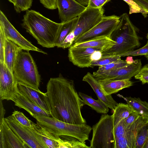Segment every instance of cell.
I'll return each mask as SVG.
<instances>
[{
    "mask_svg": "<svg viewBox=\"0 0 148 148\" xmlns=\"http://www.w3.org/2000/svg\"><path fill=\"white\" fill-rule=\"evenodd\" d=\"M46 93L51 108V116L72 124H86L81 109L84 105L75 88L73 80L63 77L51 78Z\"/></svg>",
    "mask_w": 148,
    "mask_h": 148,
    "instance_id": "1",
    "label": "cell"
},
{
    "mask_svg": "<svg viewBox=\"0 0 148 148\" xmlns=\"http://www.w3.org/2000/svg\"><path fill=\"white\" fill-rule=\"evenodd\" d=\"M22 22V27L36 40L38 44L47 48L55 47L62 23L54 22L32 10L26 11Z\"/></svg>",
    "mask_w": 148,
    "mask_h": 148,
    "instance_id": "2",
    "label": "cell"
},
{
    "mask_svg": "<svg viewBox=\"0 0 148 148\" xmlns=\"http://www.w3.org/2000/svg\"><path fill=\"white\" fill-rule=\"evenodd\" d=\"M118 26L112 34L115 35V44L109 49L101 52L102 56H119L134 50L140 45L136 27L128 14L120 16Z\"/></svg>",
    "mask_w": 148,
    "mask_h": 148,
    "instance_id": "3",
    "label": "cell"
},
{
    "mask_svg": "<svg viewBox=\"0 0 148 148\" xmlns=\"http://www.w3.org/2000/svg\"><path fill=\"white\" fill-rule=\"evenodd\" d=\"M32 117L37 122L51 133L58 136L66 135L74 137L83 142L88 140L92 127L86 124L77 125L66 123L55 118L43 115Z\"/></svg>",
    "mask_w": 148,
    "mask_h": 148,
    "instance_id": "4",
    "label": "cell"
},
{
    "mask_svg": "<svg viewBox=\"0 0 148 148\" xmlns=\"http://www.w3.org/2000/svg\"><path fill=\"white\" fill-rule=\"evenodd\" d=\"M23 50L18 53L14 68V76L17 82L39 90L40 76L36 64L29 51Z\"/></svg>",
    "mask_w": 148,
    "mask_h": 148,
    "instance_id": "5",
    "label": "cell"
},
{
    "mask_svg": "<svg viewBox=\"0 0 148 148\" xmlns=\"http://www.w3.org/2000/svg\"><path fill=\"white\" fill-rule=\"evenodd\" d=\"M113 115L103 114L99 121L93 125L90 148H114Z\"/></svg>",
    "mask_w": 148,
    "mask_h": 148,
    "instance_id": "6",
    "label": "cell"
},
{
    "mask_svg": "<svg viewBox=\"0 0 148 148\" xmlns=\"http://www.w3.org/2000/svg\"><path fill=\"white\" fill-rule=\"evenodd\" d=\"M120 16H104L101 21L92 29L76 38L74 43L88 41L102 37L111 38L120 21Z\"/></svg>",
    "mask_w": 148,
    "mask_h": 148,
    "instance_id": "7",
    "label": "cell"
},
{
    "mask_svg": "<svg viewBox=\"0 0 148 148\" xmlns=\"http://www.w3.org/2000/svg\"><path fill=\"white\" fill-rule=\"evenodd\" d=\"M4 119L12 131L29 148H47L42 137L35 129L22 125L12 115Z\"/></svg>",
    "mask_w": 148,
    "mask_h": 148,
    "instance_id": "8",
    "label": "cell"
},
{
    "mask_svg": "<svg viewBox=\"0 0 148 148\" xmlns=\"http://www.w3.org/2000/svg\"><path fill=\"white\" fill-rule=\"evenodd\" d=\"M104 10L102 8L86 7V9L78 16L74 30L75 40L99 23L102 20L104 16Z\"/></svg>",
    "mask_w": 148,
    "mask_h": 148,
    "instance_id": "9",
    "label": "cell"
},
{
    "mask_svg": "<svg viewBox=\"0 0 148 148\" xmlns=\"http://www.w3.org/2000/svg\"><path fill=\"white\" fill-rule=\"evenodd\" d=\"M0 28L3 30L6 39L10 40L23 50L36 51L47 54V53L33 45L22 36L15 28L1 10L0 11Z\"/></svg>",
    "mask_w": 148,
    "mask_h": 148,
    "instance_id": "10",
    "label": "cell"
},
{
    "mask_svg": "<svg viewBox=\"0 0 148 148\" xmlns=\"http://www.w3.org/2000/svg\"><path fill=\"white\" fill-rule=\"evenodd\" d=\"M18 93L17 82L13 73L0 61V98L2 100L13 101Z\"/></svg>",
    "mask_w": 148,
    "mask_h": 148,
    "instance_id": "11",
    "label": "cell"
},
{
    "mask_svg": "<svg viewBox=\"0 0 148 148\" xmlns=\"http://www.w3.org/2000/svg\"><path fill=\"white\" fill-rule=\"evenodd\" d=\"M141 68V60L136 59L123 67L93 76L98 80H114L130 79L137 75Z\"/></svg>",
    "mask_w": 148,
    "mask_h": 148,
    "instance_id": "12",
    "label": "cell"
},
{
    "mask_svg": "<svg viewBox=\"0 0 148 148\" xmlns=\"http://www.w3.org/2000/svg\"><path fill=\"white\" fill-rule=\"evenodd\" d=\"M148 123L147 118L140 116L129 128L125 127V134L122 138L115 142L114 148H136L137 136L141 128Z\"/></svg>",
    "mask_w": 148,
    "mask_h": 148,
    "instance_id": "13",
    "label": "cell"
},
{
    "mask_svg": "<svg viewBox=\"0 0 148 148\" xmlns=\"http://www.w3.org/2000/svg\"><path fill=\"white\" fill-rule=\"evenodd\" d=\"M100 49L89 47H69L68 57L70 62L74 65L80 68L90 67L93 60V56L96 51Z\"/></svg>",
    "mask_w": 148,
    "mask_h": 148,
    "instance_id": "14",
    "label": "cell"
},
{
    "mask_svg": "<svg viewBox=\"0 0 148 148\" xmlns=\"http://www.w3.org/2000/svg\"><path fill=\"white\" fill-rule=\"evenodd\" d=\"M56 5L62 23L77 17L86 8L75 0H56Z\"/></svg>",
    "mask_w": 148,
    "mask_h": 148,
    "instance_id": "15",
    "label": "cell"
},
{
    "mask_svg": "<svg viewBox=\"0 0 148 148\" xmlns=\"http://www.w3.org/2000/svg\"><path fill=\"white\" fill-rule=\"evenodd\" d=\"M18 92L45 110L51 113V108L47 93L40 90L17 82Z\"/></svg>",
    "mask_w": 148,
    "mask_h": 148,
    "instance_id": "16",
    "label": "cell"
},
{
    "mask_svg": "<svg viewBox=\"0 0 148 148\" xmlns=\"http://www.w3.org/2000/svg\"><path fill=\"white\" fill-rule=\"evenodd\" d=\"M29 147L14 133L4 118L0 123V148H27Z\"/></svg>",
    "mask_w": 148,
    "mask_h": 148,
    "instance_id": "17",
    "label": "cell"
},
{
    "mask_svg": "<svg viewBox=\"0 0 148 148\" xmlns=\"http://www.w3.org/2000/svg\"><path fill=\"white\" fill-rule=\"evenodd\" d=\"M82 80L90 85L97 95L98 99L113 112L118 103L114 99L111 95L106 94L98 80L90 73L88 72L83 77Z\"/></svg>",
    "mask_w": 148,
    "mask_h": 148,
    "instance_id": "18",
    "label": "cell"
},
{
    "mask_svg": "<svg viewBox=\"0 0 148 148\" xmlns=\"http://www.w3.org/2000/svg\"><path fill=\"white\" fill-rule=\"evenodd\" d=\"M13 101L15 106L27 111L32 116L34 115H41L50 117L51 114L41 108L25 97L18 93Z\"/></svg>",
    "mask_w": 148,
    "mask_h": 148,
    "instance_id": "19",
    "label": "cell"
},
{
    "mask_svg": "<svg viewBox=\"0 0 148 148\" xmlns=\"http://www.w3.org/2000/svg\"><path fill=\"white\" fill-rule=\"evenodd\" d=\"M116 43L112 38L102 37L83 42L74 43V47H89L99 49L102 52L112 47Z\"/></svg>",
    "mask_w": 148,
    "mask_h": 148,
    "instance_id": "20",
    "label": "cell"
},
{
    "mask_svg": "<svg viewBox=\"0 0 148 148\" xmlns=\"http://www.w3.org/2000/svg\"><path fill=\"white\" fill-rule=\"evenodd\" d=\"M98 80L102 89L107 95L116 93L120 90L125 88H129L133 85V83L130 80V79L114 80Z\"/></svg>",
    "mask_w": 148,
    "mask_h": 148,
    "instance_id": "21",
    "label": "cell"
},
{
    "mask_svg": "<svg viewBox=\"0 0 148 148\" xmlns=\"http://www.w3.org/2000/svg\"><path fill=\"white\" fill-rule=\"evenodd\" d=\"M23 50L10 40L6 39L4 50V63L10 71L13 72L14 64L19 52Z\"/></svg>",
    "mask_w": 148,
    "mask_h": 148,
    "instance_id": "22",
    "label": "cell"
},
{
    "mask_svg": "<svg viewBox=\"0 0 148 148\" xmlns=\"http://www.w3.org/2000/svg\"><path fill=\"white\" fill-rule=\"evenodd\" d=\"M57 148H90L83 142L73 136H60L56 140Z\"/></svg>",
    "mask_w": 148,
    "mask_h": 148,
    "instance_id": "23",
    "label": "cell"
},
{
    "mask_svg": "<svg viewBox=\"0 0 148 148\" xmlns=\"http://www.w3.org/2000/svg\"><path fill=\"white\" fill-rule=\"evenodd\" d=\"M34 129H35L42 137L47 148H57V139L59 136L55 135L47 130L37 122L34 123Z\"/></svg>",
    "mask_w": 148,
    "mask_h": 148,
    "instance_id": "24",
    "label": "cell"
},
{
    "mask_svg": "<svg viewBox=\"0 0 148 148\" xmlns=\"http://www.w3.org/2000/svg\"><path fill=\"white\" fill-rule=\"evenodd\" d=\"M78 94L82 99L84 105L89 106L99 113L105 114L108 112V108L99 99L95 100L91 96L81 92H79Z\"/></svg>",
    "mask_w": 148,
    "mask_h": 148,
    "instance_id": "25",
    "label": "cell"
},
{
    "mask_svg": "<svg viewBox=\"0 0 148 148\" xmlns=\"http://www.w3.org/2000/svg\"><path fill=\"white\" fill-rule=\"evenodd\" d=\"M127 103L133 111L136 112L140 116L148 117V103L141 100L139 98L126 97Z\"/></svg>",
    "mask_w": 148,
    "mask_h": 148,
    "instance_id": "26",
    "label": "cell"
},
{
    "mask_svg": "<svg viewBox=\"0 0 148 148\" xmlns=\"http://www.w3.org/2000/svg\"><path fill=\"white\" fill-rule=\"evenodd\" d=\"M133 111L131 107L127 103H118L112 114L114 127L122 120L127 117Z\"/></svg>",
    "mask_w": 148,
    "mask_h": 148,
    "instance_id": "27",
    "label": "cell"
},
{
    "mask_svg": "<svg viewBox=\"0 0 148 148\" xmlns=\"http://www.w3.org/2000/svg\"><path fill=\"white\" fill-rule=\"evenodd\" d=\"M77 19L78 16L69 21L62 23L55 43V47H58L66 37L74 30Z\"/></svg>",
    "mask_w": 148,
    "mask_h": 148,
    "instance_id": "28",
    "label": "cell"
},
{
    "mask_svg": "<svg viewBox=\"0 0 148 148\" xmlns=\"http://www.w3.org/2000/svg\"><path fill=\"white\" fill-rule=\"evenodd\" d=\"M129 63L126 60L121 59L116 61L111 62L108 64L100 66L98 70L93 73V75H97L106 72L111 71L123 67Z\"/></svg>",
    "mask_w": 148,
    "mask_h": 148,
    "instance_id": "29",
    "label": "cell"
},
{
    "mask_svg": "<svg viewBox=\"0 0 148 148\" xmlns=\"http://www.w3.org/2000/svg\"><path fill=\"white\" fill-rule=\"evenodd\" d=\"M121 60L119 56H102L99 59L93 60L90 67L93 68L95 66H101Z\"/></svg>",
    "mask_w": 148,
    "mask_h": 148,
    "instance_id": "30",
    "label": "cell"
},
{
    "mask_svg": "<svg viewBox=\"0 0 148 148\" xmlns=\"http://www.w3.org/2000/svg\"><path fill=\"white\" fill-rule=\"evenodd\" d=\"M148 138V123L140 129L136 137V148H143Z\"/></svg>",
    "mask_w": 148,
    "mask_h": 148,
    "instance_id": "31",
    "label": "cell"
},
{
    "mask_svg": "<svg viewBox=\"0 0 148 148\" xmlns=\"http://www.w3.org/2000/svg\"><path fill=\"white\" fill-rule=\"evenodd\" d=\"M12 116L22 125L34 129V123L27 117L21 112L14 110L12 112Z\"/></svg>",
    "mask_w": 148,
    "mask_h": 148,
    "instance_id": "32",
    "label": "cell"
},
{
    "mask_svg": "<svg viewBox=\"0 0 148 148\" xmlns=\"http://www.w3.org/2000/svg\"><path fill=\"white\" fill-rule=\"evenodd\" d=\"M33 0H15L14 9L18 13L26 11L32 6Z\"/></svg>",
    "mask_w": 148,
    "mask_h": 148,
    "instance_id": "33",
    "label": "cell"
},
{
    "mask_svg": "<svg viewBox=\"0 0 148 148\" xmlns=\"http://www.w3.org/2000/svg\"><path fill=\"white\" fill-rule=\"evenodd\" d=\"M128 5L129 7V14L140 13L146 16L147 13L140 6L133 0H123Z\"/></svg>",
    "mask_w": 148,
    "mask_h": 148,
    "instance_id": "34",
    "label": "cell"
},
{
    "mask_svg": "<svg viewBox=\"0 0 148 148\" xmlns=\"http://www.w3.org/2000/svg\"><path fill=\"white\" fill-rule=\"evenodd\" d=\"M148 54V40L146 44L143 47L136 50L128 52L121 55V57L128 56H137L145 55Z\"/></svg>",
    "mask_w": 148,
    "mask_h": 148,
    "instance_id": "35",
    "label": "cell"
},
{
    "mask_svg": "<svg viewBox=\"0 0 148 148\" xmlns=\"http://www.w3.org/2000/svg\"><path fill=\"white\" fill-rule=\"evenodd\" d=\"M75 36L74 30L71 32L65 38L58 47L63 49L70 47L74 42Z\"/></svg>",
    "mask_w": 148,
    "mask_h": 148,
    "instance_id": "36",
    "label": "cell"
},
{
    "mask_svg": "<svg viewBox=\"0 0 148 148\" xmlns=\"http://www.w3.org/2000/svg\"><path fill=\"white\" fill-rule=\"evenodd\" d=\"M6 40V38L4 33L2 29L0 28V61L4 62Z\"/></svg>",
    "mask_w": 148,
    "mask_h": 148,
    "instance_id": "37",
    "label": "cell"
},
{
    "mask_svg": "<svg viewBox=\"0 0 148 148\" xmlns=\"http://www.w3.org/2000/svg\"><path fill=\"white\" fill-rule=\"evenodd\" d=\"M140 116L136 112L133 111L127 117L124 119L125 127L129 128Z\"/></svg>",
    "mask_w": 148,
    "mask_h": 148,
    "instance_id": "38",
    "label": "cell"
},
{
    "mask_svg": "<svg viewBox=\"0 0 148 148\" xmlns=\"http://www.w3.org/2000/svg\"><path fill=\"white\" fill-rule=\"evenodd\" d=\"M111 0H89L87 7L94 8H102L106 3Z\"/></svg>",
    "mask_w": 148,
    "mask_h": 148,
    "instance_id": "39",
    "label": "cell"
},
{
    "mask_svg": "<svg viewBox=\"0 0 148 148\" xmlns=\"http://www.w3.org/2000/svg\"><path fill=\"white\" fill-rule=\"evenodd\" d=\"M40 2L45 8L50 10L57 8L56 0H39Z\"/></svg>",
    "mask_w": 148,
    "mask_h": 148,
    "instance_id": "40",
    "label": "cell"
},
{
    "mask_svg": "<svg viewBox=\"0 0 148 148\" xmlns=\"http://www.w3.org/2000/svg\"><path fill=\"white\" fill-rule=\"evenodd\" d=\"M136 79L140 80L143 84L148 83V73H138L134 76Z\"/></svg>",
    "mask_w": 148,
    "mask_h": 148,
    "instance_id": "41",
    "label": "cell"
},
{
    "mask_svg": "<svg viewBox=\"0 0 148 148\" xmlns=\"http://www.w3.org/2000/svg\"><path fill=\"white\" fill-rule=\"evenodd\" d=\"M143 8L147 13L148 12V0H133Z\"/></svg>",
    "mask_w": 148,
    "mask_h": 148,
    "instance_id": "42",
    "label": "cell"
},
{
    "mask_svg": "<svg viewBox=\"0 0 148 148\" xmlns=\"http://www.w3.org/2000/svg\"><path fill=\"white\" fill-rule=\"evenodd\" d=\"M2 100L0 99V123L2 121L5 113V110L4 109L2 102Z\"/></svg>",
    "mask_w": 148,
    "mask_h": 148,
    "instance_id": "43",
    "label": "cell"
},
{
    "mask_svg": "<svg viewBox=\"0 0 148 148\" xmlns=\"http://www.w3.org/2000/svg\"><path fill=\"white\" fill-rule=\"evenodd\" d=\"M148 73V64H147L142 67L138 73Z\"/></svg>",
    "mask_w": 148,
    "mask_h": 148,
    "instance_id": "44",
    "label": "cell"
},
{
    "mask_svg": "<svg viewBox=\"0 0 148 148\" xmlns=\"http://www.w3.org/2000/svg\"><path fill=\"white\" fill-rule=\"evenodd\" d=\"M81 5L87 7L88 4L89 0H75Z\"/></svg>",
    "mask_w": 148,
    "mask_h": 148,
    "instance_id": "45",
    "label": "cell"
},
{
    "mask_svg": "<svg viewBox=\"0 0 148 148\" xmlns=\"http://www.w3.org/2000/svg\"><path fill=\"white\" fill-rule=\"evenodd\" d=\"M143 148H148V138L144 145Z\"/></svg>",
    "mask_w": 148,
    "mask_h": 148,
    "instance_id": "46",
    "label": "cell"
},
{
    "mask_svg": "<svg viewBox=\"0 0 148 148\" xmlns=\"http://www.w3.org/2000/svg\"><path fill=\"white\" fill-rule=\"evenodd\" d=\"M144 56L147 58V60H148V54L145 55Z\"/></svg>",
    "mask_w": 148,
    "mask_h": 148,
    "instance_id": "47",
    "label": "cell"
},
{
    "mask_svg": "<svg viewBox=\"0 0 148 148\" xmlns=\"http://www.w3.org/2000/svg\"><path fill=\"white\" fill-rule=\"evenodd\" d=\"M146 38L147 39V40H148V33L147 34L146 36Z\"/></svg>",
    "mask_w": 148,
    "mask_h": 148,
    "instance_id": "48",
    "label": "cell"
},
{
    "mask_svg": "<svg viewBox=\"0 0 148 148\" xmlns=\"http://www.w3.org/2000/svg\"><path fill=\"white\" fill-rule=\"evenodd\" d=\"M148 119V117L147 118Z\"/></svg>",
    "mask_w": 148,
    "mask_h": 148,
    "instance_id": "49",
    "label": "cell"
},
{
    "mask_svg": "<svg viewBox=\"0 0 148 148\" xmlns=\"http://www.w3.org/2000/svg\"><path fill=\"white\" fill-rule=\"evenodd\" d=\"M147 14H148V12Z\"/></svg>",
    "mask_w": 148,
    "mask_h": 148,
    "instance_id": "50",
    "label": "cell"
}]
</instances>
